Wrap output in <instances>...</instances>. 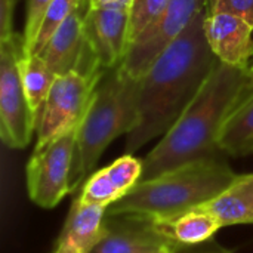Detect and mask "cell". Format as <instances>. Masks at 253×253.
I'll return each mask as SVG.
<instances>
[{"label": "cell", "mask_w": 253, "mask_h": 253, "mask_svg": "<svg viewBox=\"0 0 253 253\" xmlns=\"http://www.w3.org/2000/svg\"><path fill=\"white\" fill-rule=\"evenodd\" d=\"M52 0H27V16H25V27H24V34H22V53H28L33 42L39 33L42 19L50 6Z\"/></svg>", "instance_id": "22"}, {"label": "cell", "mask_w": 253, "mask_h": 253, "mask_svg": "<svg viewBox=\"0 0 253 253\" xmlns=\"http://www.w3.org/2000/svg\"><path fill=\"white\" fill-rule=\"evenodd\" d=\"M206 0H172L168 7L129 44L119 65L132 79L139 80L151 64L188 28Z\"/></svg>", "instance_id": "7"}, {"label": "cell", "mask_w": 253, "mask_h": 253, "mask_svg": "<svg viewBox=\"0 0 253 253\" xmlns=\"http://www.w3.org/2000/svg\"><path fill=\"white\" fill-rule=\"evenodd\" d=\"M22 47V36L13 33L0 39V136L15 150L25 148L39 126L19 77L18 58Z\"/></svg>", "instance_id": "5"}, {"label": "cell", "mask_w": 253, "mask_h": 253, "mask_svg": "<svg viewBox=\"0 0 253 253\" xmlns=\"http://www.w3.org/2000/svg\"><path fill=\"white\" fill-rule=\"evenodd\" d=\"M213 4V0H206V12H209V9L212 7Z\"/></svg>", "instance_id": "28"}, {"label": "cell", "mask_w": 253, "mask_h": 253, "mask_svg": "<svg viewBox=\"0 0 253 253\" xmlns=\"http://www.w3.org/2000/svg\"><path fill=\"white\" fill-rule=\"evenodd\" d=\"M76 132L71 130L42 148H34L28 160L27 190L31 202L40 208L52 209L70 194Z\"/></svg>", "instance_id": "8"}, {"label": "cell", "mask_w": 253, "mask_h": 253, "mask_svg": "<svg viewBox=\"0 0 253 253\" xmlns=\"http://www.w3.org/2000/svg\"><path fill=\"white\" fill-rule=\"evenodd\" d=\"M178 249L147 218L107 215L102 237L90 253H176Z\"/></svg>", "instance_id": "10"}, {"label": "cell", "mask_w": 253, "mask_h": 253, "mask_svg": "<svg viewBox=\"0 0 253 253\" xmlns=\"http://www.w3.org/2000/svg\"><path fill=\"white\" fill-rule=\"evenodd\" d=\"M129 12L89 7L84 16V39L104 70L117 68L127 50Z\"/></svg>", "instance_id": "11"}, {"label": "cell", "mask_w": 253, "mask_h": 253, "mask_svg": "<svg viewBox=\"0 0 253 253\" xmlns=\"http://www.w3.org/2000/svg\"><path fill=\"white\" fill-rule=\"evenodd\" d=\"M53 253H82L74 248H56Z\"/></svg>", "instance_id": "27"}, {"label": "cell", "mask_w": 253, "mask_h": 253, "mask_svg": "<svg viewBox=\"0 0 253 253\" xmlns=\"http://www.w3.org/2000/svg\"><path fill=\"white\" fill-rule=\"evenodd\" d=\"M219 148L233 157L253 154V84L228 116L219 135Z\"/></svg>", "instance_id": "15"}, {"label": "cell", "mask_w": 253, "mask_h": 253, "mask_svg": "<svg viewBox=\"0 0 253 253\" xmlns=\"http://www.w3.org/2000/svg\"><path fill=\"white\" fill-rule=\"evenodd\" d=\"M102 76H86L77 71L56 76L39 120L34 148H42L61 135L77 130Z\"/></svg>", "instance_id": "6"}, {"label": "cell", "mask_w": 253, "mask_h": 253, "mask_svg": "<svg viewBox=\"0 0 253 253\" xmlns=\"http://www.w3.org/2000/svg\"><path fill=\"white\" fill-rule=\"evenodd\" d=\"M18 70L28 104L40 120L44 102L56 74L40 55H24L18 58Z\"/></svg>", "instance_id": "16"}, {"label": "cell", "mask_w": 253, "mask_h": 253, "mask_svg": "<svg viewBox=\"0 0 253 253\" xmlns=\"http://www.w3.org/2000/svg\"><path fill=\"white\" fill-rule=\"evenodd\" d=\"M105 169L113 184L125 197L130 190H133L139 184L144 165H142V160L133 157L132 154H123Z\"/></svg>", "instance_id": "20"}, {"label": "cell", "mask_w": 253, "mask_h": 253, "mask_svg": "<svg viewBox=\"0 0 253 253\" xmlns=\"http://www.w3.org/2000/svg\"><path fill=\"white\" fill-rule=\"evenodd\" d=\"M239 184L242 185V188L246 191V194L249 196L251 202L253 205V173H248V175H239L237 176Z\"/></svg>", "instance_id": "26"}, {"label": "cell", "mask_w": 253, "mask_h": 253, "mask_svg": "<svg viewBox=\"0 0 253 253\" xmlns=\"http://www.w3.org/2000/svg\"><path fill=\"white\" fill-rule=\"evenodd\" d=\"M202 208L219 222L221 228L239 224H253L252 202L237 178L227 190L202 205Z\"/></svg>", "instance_id": "17"}, {"label": "cell", "mask_w": 253, "mask_h": 253, "mask_svg": "<svg viewBox=\"0 0 253 253\" xmlns=\"http://www.w3.org/2000/svg\"><path fill=\"white\" fill-rule=\"evenodd\" d=\"M150 221L153 222L156 230L168 240H170L176 248L205 243L221 230L219 222L202 206L175 216Z\"/></svg>", "instance_id": "14"}, {"label": "cell", "mask_w": 253, "mask_h": 253, "mask_svg": "<svg viewBox=\"0 0 253 253\" xmlns=\"http://www.w3.org/2000/svg\"><path fill=\"white\" fill-rule=\"evenodd\" d=\"M170 1L172 0H133L132 7L129 10V28H127L129 44L168 7Z\"/></svg>", "instance_id": "21"}, {"label": "cell", "mask_w": 253, "mask_h": 253, "mask_svg": "<svg viewBox=\"0 0 253 253\" xmlns=\"http://www.w3.org/2000/svg\"><path fill=\"white\" fill-rule=\"evenodd\" d=\"M84 205H95V206H105L110 208L120 199L123 194L117 190L113 184L107 169H99L93 172L83 184L82 193L77 197Z\"/></svg>", "instance_id": "18"}, {"label": "cell", "mask_w": 253, "mask_h": 253, "mask_svg": "<svg viewBox=\"0 0 253 253\" xmlns=\"http://www.w3.org/2000/svg\"><path fill=\"white\" fill-rule=\"evenodd\" d=\"M208 43L219 62L253 68V25L231 12H213L205 18Z\"/></svg>", "instance_id": "12"}, {"label": "cell", "mask_w": 253, "mask_h": 253, "mask_svg": "<svg viewBox=\"0 0 253 253\" xmlns=\"http://www.w3.org/2000/svg\"><path fill=\"white\" fill-rule=\"evenodd\" d=\"M205 18L206 10H200L139 79L138 123L126 135L125 154H133L151 139L165 135L218 65L205 34Z\"/></svg>", "instance_id": "1"}, {"label": "cell", "mask_w": 253, "mask_h": 253, "mask_svg": "<svg viewBox=\"0 0 253 253\" xmlns=\"http://www.w3.org/2000/svg\"><path fill=\"white\" fill-rule=\"evenodd\" d=\"M16 0H0V39L13 34V9Z\"/></svg>", "instance_id": "24"}, {"label": "cell", "mask_w": 253, "mask_h": 253, "mask_svg": "<svg viewBox=\"0 0 253 253\" xmlns=\"http://www.w3.org/2000/svg\"><path fill=\"white\" fill-rule=\"evenodd\" d=\"M105 206L84 205L79 199L73 202L56 248H74L82 253H90L104 233L107 218Z\"/></svg>", "instance_id": "13"}, {"label": "cell", "mask_w": 253, "mask_h": 253, "mask_svg": "<svg viewBox=\"0 0 253 253\" xmlns=\"http://www.w3.org/2000/svg\"><path fill=\"white\" fill-rule=\"evenodd\" d=\"M87 9V0H80L39 53L56 76L70 71L86 76H102L107 73L95 61L84 39V16Z\"/></svg>", "instance_id": "9"}, {"label": "cell", "mask_w": 253, "mask_h": 253, "mask_svg": "<svg viewBox=\"0 0 253 253\" xmlns=\"http://www.w3.org/2000/svg\"><path fill=\"white\" fill-rule=\"evenodd\" d=\"M92 9H114L122 12H129L133 0H87Z\"/></svg>", "instance_id": "25"}, {"label": "cell", "mask_w": 253, "mask_h": 253, "mask_svg": "<svg viewBox=\"0 0 253 253\" xmlns=\"http://www.w3.org/2000/svg\"><path fill=\"white\" fill-rule=\"evenodd\" d=\"M139 80L120 67L99 80L90 105L76 132V151L70 173V194L93 172L104 150L119 136L130 133L138 123Z\"/></svg>", "instance_id": "4"}, {"label": "cell", "mask_w": 253, "mask_h": 253, "mask_svg": "<svg viewBox=\"0 0 253 253\" xmlns=\"http://www.w3.org/2000/svg\"><path fill=\"white\" fill-rule=\"evenodd\" d=\"M213 12L236 13L253 25V0H213V4L206 15Z\"/></svg>", "instance_id": "23"}, {"label": "cell", "mask_w": 253, "mask_h": 253, "mask_svg": "<svg viewBox=\"0 0 253 253\" xmlns=\"http://www.w3.org/2000/svg\"><path fill=\"white\" fill-rule=\"evenodd\" d=\"M236 178L237 173L222 157L191 162L139 182L111 205L107 215H133L148 219L175 216L216 197Z\"/></svg>", "instance_id": "3"}, {"label": "cell", "mask_w": 253, "mask_h": 253, "mask_svg": "<svg viewBox=\"0 0 253 253\" xmlns=\"http://www.w3.org/2000/svg\"><path fill=\"white\" fill-rule=\"evenodd\" d=\"M252 84L253 68L218 62L184 114L142 160L139 182L191 162L221 157V130Z\"/></svg>", "instance_id": "2"}, {"label": "cell", "mask_w": 253, "mask_h": 253, "mask_svg": "<svg viewBox=\"0 0 253 253\" xmlns=\"http://www.w3.org/2000/svg\"><path fill=\"white\" fill-rule=\"evenodd\" d=\"M79 1L80 0H52L50 6L47 7L44 16L42 19L40 28L33 42V46H31L30 52L25 55H39L43 50V47L47 44V42L50 40L53 33L64 24V21L76 9Z\"/></svg>", "instance_id": "19"}]
</instances>
